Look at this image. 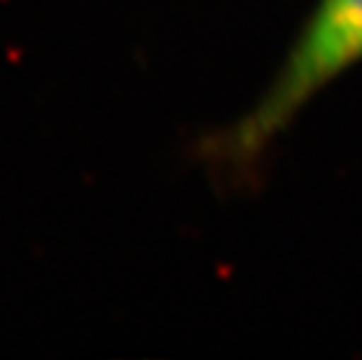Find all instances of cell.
<instances>
[{"label": "cell", "mask_w": 362, "mask_h": 360, "mask_svg": "<svg viewBox=\"0 0 362 360\" xmlns=\"http://www.w3.org/2000/svg\"><path fill=\"white\" fill-rule=\"evenodd\" d=\"M362 61V0H320L274 84L220 143L234 164L252 162L329 82Z\"/></svg>", "instance_id": "obj_1"}]
</instances>
